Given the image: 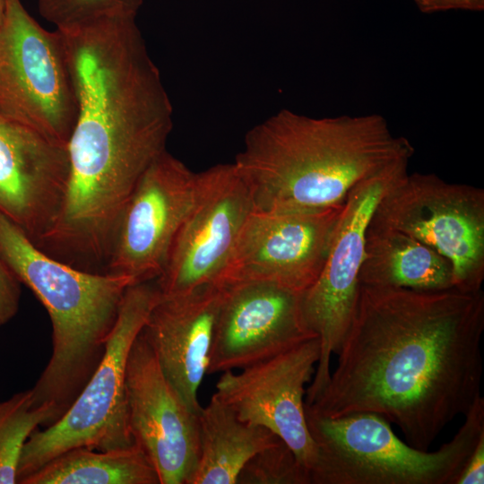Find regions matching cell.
Here are the masks:
<instances>
[{
    "label": "cell",
    "instance_id": "6da1fadb",
    "mask_svg": "<svg viewBox=\"0 0 484 484\" xmlns=\"http://www.w3.org/2000/svg\"><path fill=\"white\" fill-rule=\"evenodd\" d=\"M484 293L359 285L336 367L305 411L373 413L428 451L481 395Z\"/></svg>",
    "mask_w": 484,
    "mask_h": 484
},
{
    "label": "cell",
    "instance_id": "7a4b0ae2",
    "mask_svg": "<svg viewBox=\"0 0 484 484\" xmlns=\"http://www.w3.org/2000/svg\"><path fill=\"white\" fill-rule=\"evenodd\" d=\"M63 39L77 117L64 202L39 247L75 268L102 272L129 197L166 151L173 108L135 25L101 22Z\"/></svg>",
    "mask_w": 484,
    "mask_h": 484
},
{
    "label": "cell",
    "instance_id": "3957f363",
    "mask_svg": "<svg viewBox=\"0 0 484 484\" xmlns=\"http://www.w3.org/2000/svg\"><path fill=\"white\" fill-rule=\"evenodd\" d=\"M413 153L380 114L313 117L281 109L246 133L233 164L255 210L313 212L341 206L358 183Z\"/></svg>",
    "mask_w": 484,
    "mask_h": 484
},
{
    "label": "cell",
    "instance_id": "277c9868",
    "mask_svg": "<svg viewBox=\"0 0 484 484\" xmlns=\"http://www.w3.org/2000/svg\"><path fill=\"white\" fill-rule=\"evenodd\" d=\"M0 253L48 313L52 353L30 389L35 405L52 404L59 419L102 359L125 293L134 282L50 256L1 212Z\"/></svg>",
    "mask_w": 484,
    "mask_h": 484
},
{
    "label": "cell",
    "instance_id": "5b68a950",
    "mask_svg": "<svg viewBox=\"0 0 484 484\" xmlns=\"http://www.w3.org/2000/svg\"><path fill=\"white\" fill-rule=\"evenodd\" d=\"M464 416L453 438L428 452L402 441L373 413L326 418L306 412L316 446L310 484H455L484 432L482 395Z\"/></svg>",
    "mask_w": 484,
    "mask_h": 484
},
{
    "label": "cell",
    "instance_id": "8992f818",
    "mask_svg": "<svg viewBox=\"0 0 484 484\" xmlns=\"http://www.w3.org/2000/svg\"><path fill=\"white\" fill-rule=\"evenodd\" d=\"M160 296L155 280L127 288L102 359L65 414L30 436L20 457L17 483L71 448L105 451L134 444L125 393L127 359Z\"/></svg>",
    "mask_w": 484,
    "mask_h": 484
},
{
    "label": "cell",
    "instance_id": "52a82bcc",
    "mask_svg": "<svg viewBox=\"0 0 484 484\" xmlns=\"http://www.w3.org/2000/svg\"><path fill=\"white\" fill-rule=\"evenodd\" d=\"M0 117L65 146L77 117L62 35L40 26L21 0H5L0 21Z\"/></svg>",
    "mask_w": 484,
    "mask_h": 484
},
{
    "label": "cell",
    "instance_id": "ba28073f",
    "mask_svg": "<svg viewBox=\"0 0 484 484\" xmlns=\"http://www.w3.org/2000/svg\"><path fill=\"white\" fill-rule=\"evenodd\" d=\"M369 226L403 232L451 264L454 287L481 290L484 281V190L434 174L400 177L378 202Z\"/></svg>",
    "mask_w": 484,
    "mask_h": 484
},
{
    "label": "cell",
    "instance_id": "9c48e42d",
    "mask_svg": "<svg viewBox=\"0 0 484 484\" xmlns=\"http://www.w3.org/2000/svg\"><path fill=\"white\" fill-rule=\"evenodd\" d=\"M411 157L398 158L350 191L323 270L315 282L301 294L305 323L320 341V357L306 390V404H311L325 387L331 374V358L339 350L350 324L359 287L366 233L372 214L385 193L408 173Z\"/></svg>",
    "mask_w": 484,
    "mask_h": 484
},
{
    "label": "cell",
    "instance_id": "30bf717a",
    "mask_svg": "<svg viewBox=\"0 0 484 484\" xmlns=\"http://www.w3.org/2000/svg\"><path fill=\"white\" fill-rule=\"evenodd\" d=\"M342 204L313 212L254 210L216 283L270 282L302 294L323 270Z\"/></svg>",
    "mask_w": 484,
    "mask_h": 484
},
{
    "label": "cell",
    "instance_id": "8fae6325",
    "mask_svg": "<svg viewBox=\"0 0 484 484\" xmlns=\"http://www.w3.org/2000/svg\"><path fill=\"white\" fill-rule=\"evenodd\" d=\"M254 210L250 190L233 162L199 172L194 203L155 280L160 293L216 283Z\"/></svg>",
    "mask_w": 484,
    "mask_h": 484
},
{
    "label": "cell",
    "instance_id": "7c38bea8",
    "mask_svg": "<svg viewBox=\"0 0 484 484\" xmlns=\"http://www.w3.org/2000/svg\"><path fill=\"white\" fill-rule=\"evenodd\" d=\"M198 173L167 150L146 169L120 218L106 273L154 281L196 196Z\"/></svg>",
    "mask_w": 484,
    "mask_h": 484
},
{
    "label": "cell",
    "instance_id": "4fadbf2b",
    "mask_svg": "<svg viewBox=\"0 0 484 484\" xmlns=\"http://www.w3.org/2000/svg\"><path fill=\"white\" fill-rule=\"evenodd\" d=\"M319 357V339L312 338L240 372H222L213 393L240 420L278 436L308 473L315 462L316 446L307 425L306 385Z\"/></svg>",
    "mask_w": 484,
    "mask_h": 484
},
{
    "label": "cell",
    "instance_id": "5bb4252c",
    "mask_svg": "<svg viewBox=\"0 0 484 484\" xmlns=\"http://www.w3.org/2000/svg\"><path fill=\"white\" fill-rule=\"evenodd\" d=\"M125 393L133 441L155 467L160 484H190L199 457L198 414L169 383L141 333L128 355Z\"/></svg>",
    "mask_w": 484,
    "mask_h": 484
},
{
    "label": "cell",
    "instance_id": "9a60e30c",
    "mask_svg": "<svg viewBox=\"0 0 484 484\" xmlns=\"http://www.w3.org/2000/svg\"><path fill=\"white\" fill-rule=\"evenodd\" d=\"M222 286L207 374L240 370L317 337L301 294L270 282Z\"/></svg>",
    "mask_w": 484,
    "mask_h": 484
},
{
    "label": "cell",
    "instance_id": "2e32d148",
    "mask_svg": "<svg viewBox=\"0 0 484 484\" xmlns=\"http://www.w3.org/2000/svg\"><path fill=\"white\" fill-rule=\"evenodd\" d=\"M68 177L67 146L0 117V212L35 246L58 218Z\"/></svg>",
    "mask_w": 484,
    "mask_h": 484
},
{
    "label": "cell",
    "instance_id": "e0dca14e",
    "mask_svg": "<svg viewBox=\"0 0 484 484\" xmlns=\"http://www.w3.org/2000/svg\"><path fill=\"white\" fill-rule=\"evenodd\" d=\"M222 286L206 283L160 296L140 332L174 390L195 414L198 390L207 375Z\"/></svg>",
    "mask_w": 484,
    "mask_h": 484
},
{
    "label": "cell",
    "instance_id": "ac0fdd59",
    "mask_svg": "<svg viewBox=\"0 0 484 484\" xmlns=\"http://www.w3.org/2000/svg\"><path fill=\"white\" fill-rule=\"evenodd\" d=\"M359 281L419 290L454 288L450 262L435 249L403 232L369 224Z\"/></svg>",
    "mask_w": 484,
    "mask_h": 484
},
{
    "label": "cell",
    "instance_id": "d6986e66",
    "mask_svg": "<svg viewBox=\"0 0 484 484\" xmlns=\"http://www.w3.org/2000/svg\"><path fill=\"white\" fill-rule=\"evenodd\" d=\"M199 457L190 484H237L244 465L281 439L268 428L244 422L214 394L198 413Z\"/></svg>",
    "mask_w": 484,
    "mask_h": 484
},
{
    "label": "cell",
    "instance_id": "ffe728a7",
    "mask_svg": "<svg viewBox=\"0 0 484 484\" xmlns=\"http://www.w3.org/2000/svg\"><path fill=\"white\" fill-rule=\"evenodd\" d=\"M18 484H160L136 445L111 450L74 447L56 455Z\"/></svg>",
    "mask_w": 484,
    "mask_h": 484
},
{
    "label": "cell",
    "instance_id": "44dd1931",
    "mask_svg": "<svg viewBox=\"0 0 484 484\" xmlns=\"http://www.w3.org/2000/svg\"><path fill=\"white\" fill-rule=\"evenodd\" d=\"M56 421L50 403L36 406L31 389L0 401V484L17 483L22 448L34 430Z\"/></svg>",
    "mask_w": 484,
    "mask_h": 484
},
{
    "label": "cell",
    "instance_id": "7402d4cb",
    "mask_svg": "<svg viewBox=\"0 0 484 484\" xmlns=\"http://www.w3.org/2000/svg\"><path fill=\"white\" fill-rule=\"evenodd\" d=\"M237 484H310V478L281 440L255 454L241 469Z\"/></svg>",
    "mask_w": 484,
    "mask_h": 484
},
{
    "label": "cell",
    "instance_id": "603a6c76",
    "mask_svg": "<svg viewBox=\"0 0 484 484\" xmlns=\"http://www.w3.org/2000/svg\"><path fill=\"white\" fill-rule=\"evenodd\" d=\"M143 0H39L40 15L56 29H67L95 20L137 16Z\"/></svg>",
    "mask_w": 484,
    "mask_h": 484
},
{
    "label": "cell",
    "instance_id": "cb8c5ba5",
    "mask_svg": "<svg viewBox=\"0 0 484 484\" xmlns=\"http://www.w3.org/2000/svg\"><path fill=\"white\" fill-rule=\"evenodd\" d=\"M22 283L0 253V328L17 314Z\"/></svg>",
    "mask_w": 484,
    "mask_h": 484
},
{
    "label": "cell",
    "instance_id": "d4e9b609",
    "mask_svg": "<svg viewBox=\"0 0 484 484\" xmlns=\"http://www.w3.org/2000/svg\"><path fill=\"white\" fill-rule=\"evenodd\" d=\"M484 483V432L455 480V484Z\"/></svg>",
    "mask_w": 484,
    "mask_h": 484
},
{
    "label": "cell",
    "instance_id": "484cf974",
    "mask_svg": "<svg viewBox=\"0 0 484 484\" xmlns=\"http://www.w3.org/2000/svg\"><path fill=\"white\" fill-rule=\"evenodd\" d=\"M423 13H436L448 11L482 12L484 0H413Z\"/></svg>",
    "mask_w": 484,
    "mask_h": 484
},
{
    "label": "cell",
    "instance_id": "4316f807",
    "mask_svg": "<svg viewBox=\"0 0 484 484\" xmlns=\"http://www.w3.org/2000/svg\"><path fill=\"white\" fill-rule=\"evenodd\" d=\"M4 1L5 0H0V21L2 19L3 13H4Z\"/></svg>",
    "mask_w": 484,
    "mask_h": 484
}]
</instances>
